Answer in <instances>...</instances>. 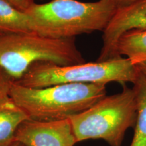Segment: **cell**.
<instances>
[{
	"label": "cell",
	"mask_w": 146,
	"mask_h": 146,
	"mask_svg": "<svg viewBox=\"0 0 146 146\" xmlns=\"http://www.w3.org/2000/svg\"><path fill=\"white\" fill-rule=\"evenodd\" d=\"M116 9L109 0H52L34 3L25 12L34 32L53 39H72L81 34L104 31Z\"/></svg>",
	"instance_id": "1"
},
{
	"label": "cell",
	"mask_w": 146,
	"mask_h": 146,
	"mask_svg": "<svg viewBox=\"0 0 146 146\" xmlns=\"http://www.w3.org/2000/svg\"><path fill=\"white\" fill-rule=\"evenodd\" d=\"M106 96L105 85L64 83L43 88L21 86L14 82L10 99L37 121H58L86 110Z\"/></svg>",
	"instance_id": "2"
},
{
	"label": "cell",
	"mask_w": 146,
	"mask_h": 146,
	"mask_svg": "<svg viewBox=\"0 0 146 146\" xmlns=\"http://www.w3.org/2000/svg\"><path fill=\"white\" fill-rule=\"evenodd\" d=\"M60 66L85 63L75 39H53L35 32L0 36V67L14 81L35 63Z\"/></svg>",
	"instance_id": "3"
},
{
	"label": "cell",
	"mask_w": 146,
	"mask_h": 146,
	"mask_svg": "<svg viewBox=\"0 0 146 146\" xmlns=\"http://www.w3.org/2000/svg\"><path fill=\"white\" fill-rule=\"evenodd\" d=\"M137 102L133 88L100 100L91 108L69 118L76 141L102 139L110 146H121L125 133L135 127Z\"/></svg>",
	"instance_id": "4"
},
{
	"label": "cell",
	"mask_w": 146,
	"mask_h": 146,
	"mask_svg": "<svg viewBox=\"0 0 146 146\" xmlns=\"http://www.w3.org/2000/svg\"><path fill=\"white\" fill-rule=\"evenodd\" d=\"M138 70L127 58L104 62L60 66L50 62L35 63L14 83L31 88H43L64 83L106 85L111 82L125 84L135 81Z\"/></svg>",
	"instance_id": "5"
},
{
	"label": "cell",
	"mask_w": 146,
	"mask_h": 146,
	"mask_svg": "<svg viewBox=\"0 0 146 146\" xmlns=\"http://www.w3.org/2000/svg\"><path fill=\"white\" fill-rule=\"evenodd\" d=\"M131 31H146V0H136L117 8L103 31V44L97 61L122 57L117 53L118 41L124 34Z\"/></svg>",
	"instance_id": "6"
},
{
	"label": "cell",
	"mask_w": 146,
	"mask_h": 146,
	"mask_svg": "<svg viewBox=\"0 0 146 146\" xmlns=\"http://www.w3.org/2000/svg\"><path fill=\"white\" fill-rule=\"evenodd\" d=\"M15 141L25 146H74L77 143L70 120L23 122L15 135Z\"/></svg>",
	"instance_id": "7"
},
{
	"label": "cell",
	"mask_w": 146,
	"mask_h": 146,
	"mask_svg": "<svg viewBox=\"0 0 146 146\" xmlns=\"http://www.w3.org/2000/svg\"><path fill=\"white\" fill-rule=\"evenodd\" d=\"M34 32L31 18L5 0H0V36Z\"/></svg>",
	"instance_id": "8"
},
{
	"label": "cell",
	"mask_w": 146,
	"mask_h": 146,
	"mask_svg": "<svg viewBox=\"0 0 146 146\" xmlns=\"http://www.w3.org/2000/svg\"><path fill=\"white\" fill-rule=\"evenodd\" d=\"M27 119V115L11 99L0 106V146H10L16 142V131Z\"/></svg>",
	"instance_id": "9"
},
{
	"label": "cell",
	"mask_w": 146,
	"mask_h": 146,
	"mask_svg": "<svg viewBox=\"0 0 146 146\" xmlns=\"http://www.w3.org/2000/svg\"><path fill=\"white\" fill-rule=\"evenodd\" d=\"M133 89L136 97L137 116L130 146H146V78L139 71Z\"/></svg>",
	"instance_id": "10"
},
{
	"label": "cell",
	"mask_w": 146,
	"mask_h": 146,
	"mask_svg": "<svg viewBox=\"0 0 146 146\" xmlns=\"http://www.w3.org/2000/svg\"><path fill=\"white\" fill-rule=\"evenodd\" d=\"M119 56H125L134 65L146 61V31H131L121 36L117 45Z\"/></svg>",
	"instance_id": "11"
},
{
	"label": "cell",
	"mask_w": 146,
	"mask_h": 146,
	"mask_svg": "<svg viewBox=\"0 0 146 146\" xmlns=\"http://www.w3.org/2000/svg\"><path fill=\"white\" fill-rule=\"evenodd\" d=\"M14 81L0 67V106L10 100L11 87Z\"/></svg>",
	"instance_id": "12"
},
{
	"label": "cell",
	"mask_w": 146,
	"mask_h": 146,
	"mask_svg": "<svg viewBox=\"0 0 146 146\" xmlns=\"http://www.w3.org/2000/svg\"><path fill=\"white\" fill-rule=\"evenodd\" d=\"M16 8L23 12H26L35 3L34 0H5Z\"/></svg>",
	"instance_id": "13"
},
{
	"label": "cell",
	"mask_w": 146,
	"mask_h": 146,
	"mask_svg": "<svg viewBox=\"0 0 146 146\" xmlns=\"http://www.w3.org/2000/svg\"><path fill=\"white\" fill-rule=\"evenodd\" d=\"M109 1H110L113 4L116 5V8H120V7L133 3L136 0H109Z\"/></svg>",
	"instance_id": "14"
},
{
	"label": "cell",
	"mask_w": 146,
	"mask_h": 146,
	"mask_svg": "<svg viewBox=\"0 0 146 146\" xmlns=\"http://www.w3.org/2000/svg\"><path fill=\"white\" fill-rule=\"evenodd\" d=\"M135 66L139 72L146 78V61L138 64L135 65Z\"/></svg>",
	"instance_id": "15"
},
{
	"label": "cell",
	"mask_w": 146,
	"mask_h": 146,
	"mask_svg": "<svg viewBox=\"0 0 146 146\" xmlns=\"http://www.w3.org/2000/svg\"><path fill=\"white\" fill-rule=\"evenodd\" d=\"M10 146H25V145H24L23 144L20 143V142L16 141V142H14L13 144H12V145H10Z\"/></svg>",
	"instance_id": "16"
}]
</instances>
